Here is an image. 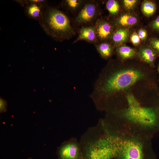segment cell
<instances>
[{"label": "cell", "mask_w": 159, "mask_h": 159, "mask_svg": "<svg viewBox=\"0 0 159 159\" xmlns=\"http://www.w3.org/2000/svg\"><path fill=\"white\" fill-rule=\"evenodd\" d=\"M108 115L120 126L140 131L159 129V86L148 80L122 85L111 97Z\"/></svg>", "instance_id": "obj_1"}, {"label": "cell", "mask_w": 159, "mask_h": 159, "mask_svg": "<svg viewBox=\"0 0 159 159\" xmlns=\"http://www.w3.org/2000/svg\"><path fill=\"white\" fill-rule=\"evenodd\" d=\"M117 136L118 159H157L152 146V138L127 133Z\"/></svg>", "instance_id": "obj_2"}, {"label": "cell", "mask_w": 159, "mask_h": 159, "mask_svg": "<svg viewBox=\"0 0 159 159\" xmlns=\"http://www.w3.org/2000/svg\"><path fill=\"white\" fill-rule=\"evenodd\" d=\"M39 23L47 34L57 41L69 39L75 34L68 16L57 8L47 6Z\"/></svg>", "instance_id": "obj_3"}, {"label": "cell", "mask_w": 159, "mask_h": 159, "mask_svg": "<svg viewBox=\"0 0 159 159\" xmlns=\"http://www.w3.org/2000/svg\"><path fill=\"white\" fill-rule=\"evenodd\" d=\"M25 8V12L29 18L39 21L42 19L46 8L47 1L44 0H16Z\"/></svg>", "instance_id": "obj_4"}, {"label": "cell", "mask_w": 159, "mask_h": 159, "mask_svg": "<svg viewBox=\"0 0 159 159\" xmlns=\"http://www.w3.org/2000/svg\"><path fill=\"white\" fill-rule=\"evenodd\" d=\"M99 12V6L95 1H87L77 14L75 21L81 24L91 23L96 18Z\"/></svg>", "instance_id": "obj_5"}, {"label": "cell", "mask_w": 159, "mask_h": 159, "mask_svg": "<svg viewBox=\"0 0 159 159\" xmlns=\"http://www.w3.org/2000/svg\"><path fill=\"white\" fill-rule=\"evenodd\" d=\"M94 25L98 40L102 42L110 40L115 29L111 22L105 19L99 18Z\"/></svg>", "instance_id": "obj_6"}, {"label": "cell", "mask_w": 159, "mask_h": 159, "mask_svg": "<svg viewBox=\"0 0 159 159\" xmlns=\"http://www.w3.org/2000/svg\"><path fill=\"white\" fill-rule=\"evenodd\" d=\"M59 159H81L82 153L78 145L74 142L65 143L59 148Z\"/></svg>", "instance_id": "obj_7"}, {"label": "cell", "mask_w": 159, "mask_h": 159, "mask_svg": "<svg viewBox=\"0 0 159 159\" xmlns=\"http://www.w3.org/2000/svg\"><path fill=\"white\" fill-rule=\"evenodd\" d=\"M137 50L138 59L154 69L156 59L158 57L156 52L149 45H142L139 47Z\"/></svg>", "instance_id": "obj_8"}, {"label": "cell", "mask_w": 159, "mask_h": 159, "mask_svg": "<svg viewBox=\"0 0 159 159\" xmlns=\"http://www.w3.org/2000/svg\"><path fill=\"white\" fill-rule=\"evenodd\" d=\"M138 16L133 13H122L111 22L115 28H130L136 26L139 22Z\"/></svg>", "instance_id": "obj_9"}, {"label": "cell", "mask_w": 159, "mask_h": 159, "mask_svg": "<svg viewBox=\"0 0 159 159\" xmlns=\"http://www.w3.org/2000/svg\"><path fill=\"white\" fill-rule=\"evenodd\" d=\"M132 33L130 28H115L110 40L111 43L115 48L124 44L130 39Z\"/></svg>", "instance_id": "obj_10"}, {"label": "cell", "mask_w": 159, "mask_h": 159, "mask_svg": "<svg viewBox=\"0 0 159 159\" xmlns=\"http://www.w3.org/2000/svg\"><path fill=\"white\" fill-rule=\"evenodd\" d=\"M115 53L117 56V59L121 61L138 59L137 49L125 44L115 47Z\"/></svg>", "instance_id": "obj_11"}, {"label": "cell", "mask_w": 159, "mask_h": 159, "mask_svg": "<svg viewBox=\"0 0 159 159\" xmlns=\"http://www.w3.org/2000/svg\"><path fill=\"white\" fill-rule=\"evenodd\" d=\"M82 40L95 44L98 43V40L96 36L95 25L81 27L79 31L77 37L73 43Z\"/></svg>", "instance_id": "obj_12"}, {"label": "cell", "mask_w": 159, "mask_h": 159, "mask_svg": "<svg viewBox=\"0 0 159 159\" xmlns=\"http://www.w3.org/2000/svg\"><path fill=\"white\" fill-rule=\"evenodd\" d=\"M96 49L101 57L105 59L110 58L115 53V47L107 41L95 44Z\"/></svg>", "instance_id": "obj_13"}, {"label": "cell", "mask_w": 159, "mask_h": 159, "mask_svg": "<svg viewBox=\"0 0 159 159\" xmlns=\"http://www.w3.org/2000/svg\"><path fill=\"white\" fill-rule=\"evenodd\" d=\"M157 9L156 5L153 1L150 0H144L141 6V11L146 16L150 17L155 12Z\"/></svg>", "instance_id": "obj_14"}, {"label": "cell", "mask_w": 159, "mask_h": 159, "mask_svg": "<svg viewBox=\"0 0 159 159\" xmlns=\"http://www.w3.org/2000/svg\"><path fill=\"white\" fill-rule=\"evenodd\" d=\"M106 6L107 10L111 16H116L120 12V6L117 1L108 0L106 2Z\"/></svg>", "instance_id": "obj_15"}, {"label": "cell", "mask_w": 159, "mask_h": 159, "mask_svg": "<svg viewBox=\"0 0 159 159\" xmlns=\"http://www.w3.org/2000/svg\"><path fill=\"white\" fill-rule=\"evenodd\" d=\"M62 4L68 10L74 12L77 10L84 2L82 0H65Z\"/></svg>", "instance_id": "obj_16"}, {"label": "cell", "mask_w": 159, "mask_h": 159, "mask_svg": "<svg viewBox=\"0 0 159 159\" xmlns=\"http://www.w3.org/2000/svg\"><path fill=\"white\" fill-rule=\"evenodd\" d=\"M139 2L138 0H123L121 4L125 12L133 13Z\"/></svg>", "instance_id": "obj_17"}, {"label": "cell", "mask_w": 159, "mask_h": 159, "mask_svg": "<svg viewBox=\"0 0 159 159\" xmlns=\"http://www.w3.org/2000/svg\"><path fill=\"white\" fill-rule=\"evenodd\" d=\"M159 57V38L152 37L149 40V44Z\"/></svg>", "instance_id": "obj_18"}, {"label": "cell", "mask_w": 159, "mask_h": 159, "mask_svg": "<svg viewBox=\"0 0 159 159\" xmlns=\"http://www.w3.org/2000/svg\"><path fill=\"white\" fill-rule=\"evenodd\" d=\"M150 26L153 32L159 34V15L151 22Z\"/></svg>", "instance_id": "obj_19"}, {"label": "cell", "mask_w": 159, "mask_h": 159, "mask_svg": "<svg viewBox=\"0 0 159 159\" xmlns=\"http://www.w3.org/2000/svg\"><path fill=\"white\" fill-rule=\"evenodd\" d=\"M130 39L132 44L135 46H138L140 44L141 40L137 33L135 32L132 33Z\"/></svg>", "instance_id": "obj_20"}, {"label": "cell", "mask_w": 159, "mask_h": 159, "mask_svg": "<svg viewBox=\"0 0 159 159\" xmlns=\"http://www.w3.org/2000/svg\"><path fill=\"white\" fill-rule=\"evenodd\" d=\"M137 33L141 41L144 42L146 40L148 37V33L146 29L143 28H140L138 30Z\"/></svg>", "instance_id": "obj_21"}, {"label": "cell", "mask_w": 159, "mask_h": 159, "mask_svg": "<svg viewBox=\"0 0 159 159\" xmlns=\"http://www.w3.org/2000/svg\"><path fill=\"white\" fill-rule=\"evenodd\" d=\"M6 102L4 100H0V111L2 112H4L6 110Z\"/></svg>", "instance_id": "obj_22"}, {"label": "cell", "mask_w": 159, "mask_h": 159, "mask_svg": "<svg viewBox=\"0 0 159 159\" xmlns=\"http://www.w3.org/2000/svg\"><path fill=\"white\" fill-rule=\"evenodd\" d=\"M157 72H158V82H159V64H158V67H157Z\"/></svg>", "instance_id": "obj_23"}, {"label": "cell", "mask_w": 159, "mask_h": 159, "mask_svg": "<svg viewBox=\"0 0 159 159\" xmlns=\"http://www.w3.org/2000/svg\"><path fill=\"white\" fill-rule=\"evenodd\" d=\"M30 159V158H29V159Z\"/></svg>", "instance_id": "obj_24"}, {"label": "cell", "mask_w": 159, "mask_h": 159, "mask_svg": "<svg viewBox=\"0 0 159 159\" xmlns=\"http://www.w3.org/2000/svg\"><path fill=\"white\" fill-rule=\"evenodd\" d=\"M83 159L82 158V159Z\"/></svg>", "instance_id": "obj_25"}]
</instances>
